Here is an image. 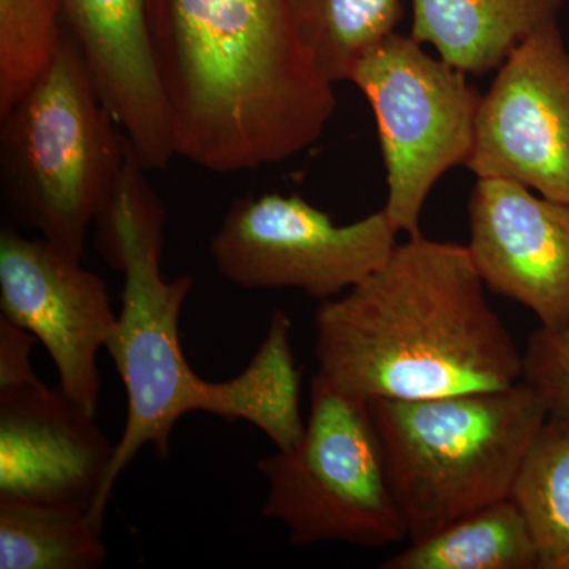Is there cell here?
Wrapping results in <instances>:
<instances>
[{
    "label": "cell",
    "instance_id": "cell-16",
    "mask_svg": "<svg viewBox=\"0 0 569 569\" xmlns=\"http://www.w3.org/2000/svg\"><path fill=\"white\" fill-rule=\"evenodd\" d=\"M290 7L302 47L331 84L350 81L403 18L402 0H290Z\"/></svg>",
    "mask_w": 569,
    "mask_h": 569
},
{
    "label": "cell",
    "instance_id": "cell-6",
    "mask_svg": "<svg viewBox=\"0 0 569 569\" xmlns=\"http://www.w3.org/2000/svg\"><path fill=\"white\" fill-rule=\"evenodd\" d=\"M257 467L268 481L263 516L282 522L295 546L377 549L408 538L369 402L318 373L302 437Z\"/></svg>",
    "mask_w": 569,
    "mask_h": 569
},
{
    "label": "cell",
    "instance_id": "cell-8",
    "mask_svg": "<svg viewBox=\"0 0 569 569\" xmlns=\"http://www.w3.org/2000/svg\"><path fill=\"white\" fill-rule=\"evenodd\" d=\"M399 230L381 209L337 224L299 194L233 201L209 244L217 272L244 290H301L323 302L387 263Z\"/></svg>",
    "mask_w": 569,
    "mask_h": 569
},
{
    "label": "cell",
    "instance_id": "cell-21",
    "mask_svg": "<svg viewBox=\"0 0 569 569\" xmlns=\"http://www.w3.org/2000/svg\"><path fill=\"white\" fill-rule=\"evenodd\" d=\"M36 340L31 332L0 318V391L40 383L31 361Z\"/></svg>",
    "mask_w": 569,
    "mask_h": 569
},
{
    "label": "cell",
    "instance_id": "cell-4",
    "mask_svg": "<svg viewBox=\"0 0 569 569\" xmlns=\"http://www.w3.org/2000/svg\"><path fill=\"white\" fill-rule=\"evenodd\" d=\"M408 539L511 497L548 403L526 381L493 391L369 402Z\"/></svg>",
    "mask_w": 569,
    "mask_h": 569
},
{
    "label": "cell",
    "instance_id": "cell-11",
    "mask_svg": "<svg viewBox=\"0 0 569 569\" xmlns=\"http://www.w3.org/2000/svg\"><path fill=\"white\" fill-rule=\"evenodd\" d=\"M112 455L96 417L61 388L40 381L0 391V503L89 518Z\"/></svg>",
    "mask_w": 569,
    "mask_h": 569
},
{
    "label": "cell",
    "instance_id": "cell-9",
    "mask_svg": "<svg viewBox=\"0 0 569 569\" xmlns=\"http://www.w3.org/2000/svg\"><path fill=\"white\" fill-rule=\"evenodd\" d=\"M468 170L569 206V50L559 26L522 41L481 93Z\"/></svg>",
    "mask_w": 569,
    "mask_h": 569
},
{
    "label": "cell",
    "instance_id": "cell-10",
    "mask_svg": "<svg viewBox=\"0 0 569 569\" xmlns=\"http://www.w3.org/2000/svg\"><path fill=\"white\" fill-rule=\"evenodd\" d=\"M0 309L2 318L47 348L63 395L96 417L102 389L99 355L114 339L119 318L102 277L41 236L29 239L6 228Z\"/></svg>",
    "mask_w": 569,
    "mask_h": 569
},
{
    "label": "cell",
    "instance_id": "cell-15",
    "mask_svg": "<svg viewBox=\"0 0 569 569\" xmlns=\"http://www.w3.org/2000/svg\"><path fill=\"white\" fill-rule=\"evenodd\" d=\"M380 568L539 569V556L526 516L505 498L411 542Z\"/></svg>",
    "mask_w": 569,
    "mask_h": 569
},
{
    "label": "cell",
    "instance_id": "cell-14",
    "mask_svg": "<svg viewBox=\"0 0 569 569\" xmlns=\"http://www.w3.org/2000/svg\"><path fill=\"white\" fill-rule=\"evenodd\" d=\"M563 0H411L410 36L467 74L498 70L530 36L557 24Z\"/></svg>",
    "mask_w": 569,
    "mask_h": 569
},
{
    "label": "cell",
    "instance_id": "cell-18",
    "mask_svg": "<svg viewBox=\"0 0 569 569\" xmlns=\"http://www.w3.org/2000/svg\"><path fill=\"white\" fill-rule=\"evenodd\" d=\"M107 557L88 516L0 503V569H96Z\"/></svg>",
    "mask_w": 569,
    "mask_h": 569
},
{
    "label": "cell",
    "instance_id": "cell-17",
    "mask_svg": "<svg viewBox=\"0 0 569 569\" xmlns=\"http://www.w3.org/2000/svg\"><path fill=\"white\" fill-rule=\"evenodd\" d=\"M511 498L526 516L539 569H569V418L549 415L523 460Z\"/></svg>",
    "mask_w": 569,
    "mask_h": 569
},
{
    "label": "cell",
    "instance_id": "cell-5",
    "mask_svg": "<svg viewBox=\"0 0 569 569\" xmlns=\"http://www.w3.org/2000/svg\"><path fill=\"white\" fill-rule=\"evenodd\" d=\"M69 29L48 73L0 116V168L11 211L62 250L84 257L130 148Z\"/></svg>",
    "mask_w": 569,
    "mask_h": 569
},
{
    "label": "cell",
    "instance_id": "cell-13",
    "mask_svg": "<svg viewBox=\"0 0 569 569\" xmlns=\"http://www.w3.org/2000/svg\"><path fill=\"white\" fill-rule=\"evenodd\" d=\"M67 29L138 162L176 157L170 111L153 54L148 0H61Z\"/></svg>",
    "mask_w": 569,
    "mask_h": 569
},
{
    "label": "cell",
    "instance_id": "cell-1",
    "mask_svg": "<svg viewBox=\"0 0 569 569\" xmlns=\"http://www.w3.org/2000/svg\"><path fill=\"white\" fill-rule=\"evenodd\" d=\"M130 151L110 204L97 219L103 260L122 272L118 331L108 347L127 392V419L110 470L89 520L103 530L116 482L141 449L170 458L179 419L194 411L257 427L279 451L305 432L301 373L291 346V320L277 309L249 366L224 381L203 380L183 355L179 321L192 277L168 280L162 272L164 209Z\"/></svg>",
    "mask_w": 569,
    "mask_h": 569
},
{
    "label": "cell",
    "instance_id": "cell-2",
    "mask_svg": "<svg viewBox=\"0 0 569 569\" xmlns=\"http://www.w3.org/2000/svg\"><path fill=\"white\" fill-rule=\"evenodd\" d=\"M176 156L231 174L312 148L337 108L290 0H148Z\"/></svg>",
    "mask_w": 569,
    "mask_h": 569
},
{
    "label": "cell",
    "instance_id": "cell-20",
    "mask_svg": "<svg viewBox=\"0 0 569 569\" xmlns=\"http://www.w3.org/2000/svg\"><path fill=\"white\" fill-rule=\"evenodd\" d=\"M522 355V380L545 399L550 413L569 418V323L538 328Z\"/></svg>",
    "mask_w": 569,
    "mask_h": 569
},
{
    "label": "cell",
    "instance_id": "cell-19",
    "mask_svg": "<svg viewBox=\"0 0 569 569\" xmlns=\"http://www.w3.org/2000/svg\"><path fill=\"white\" fill-rule=\"evenodd\" d=\"M66 33L61 0H0V116L48 73Z\"/></svg>",
    "mask_w": 569,
    "mask_h": 569
},
{
    "label": "cell",
    "instance_id": "cell-7",
    "mask_svg": "<svg viewBox=\"0 0 569 569\" xmlns=\"http://www.w3.org/2000/svg\"><path fill=\"white\" fill-rule=\"evenodd\" d=\"M350 81L376 116L387 170L389 220L410 238L430 192L470 160L481 93L467 73L396 32L355 67Z\"/></svg>",
    "mask_w": 569,
    "mask_h": 569
},
{
    "label": "cell",
    "instance_id": "cell-3",
    "mask_svg": "<svg viewBox=\"0 0 569 569\" xmlns=\"http://www.w3.org/2000/svg\"><path fill=\"white\" fill-rule=\"evenodd\" d=\"M467 246L410 238L316 313L317 373L348 395L422 400L522 380L523 355Z\"/></svg>",
    "mask_w": 569,
    "mask_h": 569
},
{
    "label": "cell",
    "instance_id": "cell-12",
    "mask_svg": "<svg viewBox=\"0 0 569 569\" xmlns=\"http://www.w3.org/2000/svg\"><path fill=\"white\" fill-rule=\"evenodd\" d=\"M470 252L493 293L527 307L539 328L569 323V206L503 178H477Z\"/></svg>",
    "mask_w": 569,
    "mask_h": 569
}]
</instances>
